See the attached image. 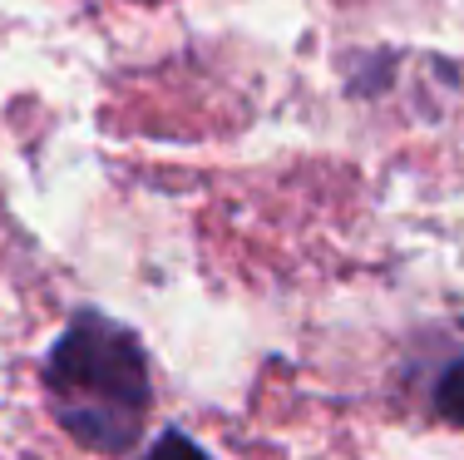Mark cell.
Wrapping results in <instances>:
<instances>
[{"label":"cell","instance_id":"1","mask_svg":"<svg viewBox=\"0 0 464 460\" xmlns=\"http://www.w3.org/2000/svg\"><path fill=\"white\" fill-rule=\"evenodd\" d=\"M45 396L64 431L90 451H129L153 401L149 357L124 322L74 312L45 357Z\"/></svg>","mask_w":464,"mask_h":460},{"label":"cell","instance_id":"2","mask_svg":"<svg viewBox=\"0 0 464 460\" xmlns=\"http://www.w3.org/2000/svg\"><path fill=\"white\" fill-rule=\"evenodd\" d=\"M435 411L445 416V421L464 426V361H455V367L440 371V381H435Z\"/></svg>","mask_w":464,"mask_h":460},{"label":"cell","instance_id":"3","mask_svg":"<svg viewBox=\"0 0 464 460\" xmlns=\"http://www.w3.org/2000/svg\"><path fill=\"white\" fill-rule=\"evenodd\" d=\"M143 460H213L203 451V445L193 441V436H183V431H163L159 441L143 451Z\"/></svg>","mask_w":464,"mask_h":460}]
</instances>
